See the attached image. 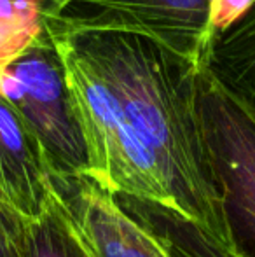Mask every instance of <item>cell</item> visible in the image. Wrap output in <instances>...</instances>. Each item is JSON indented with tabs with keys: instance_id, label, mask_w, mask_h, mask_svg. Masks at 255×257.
I'll return each instance as SVG.
<instances>
[{
	"instance_id": "cell-1",
	"label": "cell",
	"mask_w": 255,
	"mask_h": 257,
	"mask_svg": "<svg viewBox=\"0 0 255 257\" xmlns=\"http://www.w3.org/2000/svg\"><path fill=\"white\" fill-rule=\"evenodd\" d=\"M65 37L123 107L152 154L175 210L231 250L222 198L197 119V68L136 35Z\"/></svg>"
},
{
	"instance_id": "cell-2",
	"label": "cell",
	"mask_w": 255,
	"mask_h": 257,
	"mask_svg": "<svg viewBox=\"0 0 255 257\" xmlns=\"http://www.w3.org/2000/svg\"><path fill=\"white\" fill-rule=\"evenodd\" d=\"M46 35L60 60L72 114L86 147L88 179L114 196L175 210L152 154L116 96L70 39L48 32Z\"/></svg>"
},
{
	"instance_id": "cell-3",
	"label": "cell",
	"mask_w": 255,
	"mask_h": 257,
	"mask_svg": "<svg viewBox=\"0 0 255 257\" xmlns=\"http://www.w3.org/2000/svg\"><path fill=\"white\" fill-rule=\"evenodd\" d=\"M201 137L222 198L231 250L255 257V107L211 72L197 68Z\"/></svg>"
},
{
	"instance_id": "cell-4",
	"label": "cell",
	"mask_w": 255,
	"mask_h": 257,
	"mask_svg": "<svg viewBox=\"0 0 255 257\" xmlns=\"http://www.w3.org/2000/svg\"><path fill=\"white\" fill-rule=\"evenodd\" d=\"M208 13L210 0H65L42 18L49 34L136 35L199 68L211 49Z\"/></svg>"
},
{
	"instance_id": "cell-5",
	"label": "cell",
	"mask_w": 255,
	"mask_h": 257,
	"mask_svg": "<svg viewBox=\"0 0 255 257\" xmlns=\"http://www.w3.org/2000/svg\"><path fill=\"white\" fill-rule=\"evenodd\" d=\"M0 100L37 135L56 179L88 177L86 147L72 114L60 60L46 32L25 56L0 70Z\"/></svg>"
},
{
	"instance_id": "cell-6",
	"label": "cell",
	"mask_w": 255,
	"mask_h": 257,
	"mask_svg": "<svg viewBox=\"0 0 255 257\" xmlns=\"http://www.w3.org/2000/svg\"><path fill=\"white\" fill-rule=\"evenodd\" d=\"M58 208L88 257H170L116 196L88 177L58 180Z\"/></svg>"
},
{
	"instance_id": "cell-7",
	"label": "cell",
	"mask_w": 255,
	"mask_h": 257,
	"mask_svg": "<svg viewBox=\"0 0 255 257\" xmlns=\"http://www.w3.org/2000/svg\"><path fill=\"white\" fill-rule=\"evenodd\" d=\"M0 189L27 219H41L60 200L56 175L41 140L20 114L0 100Z\"/></svg>"
},
{
	"instance_id": "cell-8",
	"label": "cell",
	"mask_w": 255,
	"mask_h": 257,
	"mask_svg": "<svg viewBox=\"0 0 255 257\" xmlns=\"http://www.w3.org/2000/svg\"><path fill=\"white\" fill-rule=\"evenodd\" d=\"M116 200L163 245L170 257H241L170 206L126 196H116Z\"/></svg>"
},
{
	"instance_id": "cell-9",
	"label": "cell",
	"mask_w": 255,
	"mask_h": 257,
	"mask_svg": "<svg viewBox=\"0 0 255 257\" xmlns=\"http://www.w3.org/2000/svg\"><path fill=\"white\" fill-rule=\"evenodd\" d=\"M208 67L255 107V4L243 20L213 41Z\"/></svg>"
},
{
	"instance_id": "cell-10",
	"label": "cell",
	"mask_w": 255,
	"mask_h": 257,
	"mask_svg": "<svg viewBox=\"0 0 255 257\" xmlns=\"http://www.w3.org/2000/svg\"><path fill=\"white\" fill-rule=\"evenodd\" d=\"M44 0H0V70L44 39Z\"/></svg>"
},
{
	"instance_id": "cell-11",
	"label": "cell",
	"mask_w": 255,
	"mask_h": 257,
	"mask_svg": "<svg viewBox=\"0 0 255 257\" xmlns=\"http://www.w3.org/2000/svg\"><path fill=\"white\" fill-rule=\"evenodd\" d=\"M21 257H88L56 203L41 219L23 217Z\"/></svg>"
},
{
	"instance_id": "cell-12",
	"label": "cell",
	"mask_w": 255,
	"mask_h": 257,
	"mask_svg": "<svg viewBox=\"0 0 255 257\" xmlns=\"http://www.w3.org/2000/svg\"><path fill=\"white\" fill-rule=\"evenodd\" d=\"M255 0H210L208 37L213 41L246 16Z\"/></svg>"
},
{
	"instance_id": "cell-13",
	"label": "cell",
	"mask_w": 255,
	"mask_h": 257,
	"mask_svg": "<svg viewBox=\"0 0 255 257\" xmlns=\"http://www.w3.org/2000/svg\"><path fill=\"white\" fill-rule=\"evenodd\" d=\"M23 215L0 201V257H21Z\"/></svg>"
},
{
	"instance_id": "cell-14",
	"label": "cell",
	"mask_w": 255,
	"mask_h": 257,
	"mask_svg": "<svg viewBox=\"0 0 255 257\" xmlns=\"http://www.w3.org/2000/svg\"><path fill=\"white\" fill-rule=\"evenodd\" d=\"M65 0H44V11L42 13H48V11L55 9V7H58L60 4H63Z\"/></svg>"
},
{
	"instance_id": "cell-15",
	"label": "cell",
	"mask_w": 255,
	"mask_h": 257,
	"mask_svg": "<svg viewBox=\"0 0 255 257\" xmlns=\"http://www.w3.org/2000/svg\"><path fill=\"white\" fill-rule=\"evenodd\" d=\"M0 201H4V203L9 205V201H7V198H6V194H4V191H2V189H0Z\"/></svg>"
}]
</instances>
